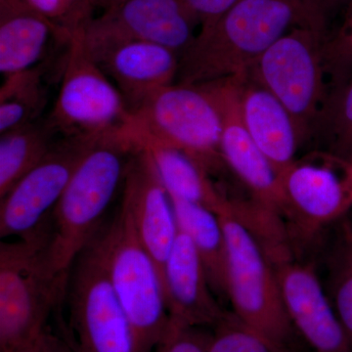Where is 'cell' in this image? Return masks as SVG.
<instances>
[{
  "mask_svg": "<svg viewBox=\"0 0 352 352\" xmlns=\"http://www.w3.org/2000/svg\"><path fill=\"white\" fill-rule=\"evenodd\" d=\"M138 147L126 124L97 138L85 154L48 220L46 248L55 272L68 274L76 256L105 226L106 212Z\"/></svg>",
  "mask_w": 352,
  "mask_h": 352,
  "instance_id": "obj_1",
  "label": "cell"
},
{
  "mask_svg": "<svg viewBox=\"0 0 352 352\" xmlns=\"http://www.w3.org/2000/svg\"><path fill=\"white\" fill-rule=\"evenodd\" d=\"M298 25H307L300 0H240L201 28L180 55L176 83L205 85L247 75L273 43Z\"/></svg>",
  "mask_w": 352,
  "mask_h": 352,
  "instance_id": "obj_2",
  "label": "cell"
},
{
  "mask_svg": "<svg viewBox=\"0 0 352 352\" xmlns=\"http://www.w3.org/2000/svg\"><path fill=\"white\" fill-rule=\"evenodd\" d=\"M47 226L0 244V352H20L48 329L65 302L68 274L51 267Z\"/></svg>",
  "mask_w": 352,
  "mask_h": 352,
  "instance_id": "obj_3",
  "label": "cell"
},
{
  "mask_svg": "<svg viewBox=\"0 0 352 352\" xmlns=\"http://www.w3.org/2000/svg\"><path fill=\"white\" fill-rule=\"evenodd\" d=\"M219 217L226 234L227 298L233 314L277 346L292 349L296 331L267 252L254 229L237 214L232 201Z\"/></svg>",
  "mask_w": 352,
  "mask_h": 352,
  "instance_id": "obj_4",
  "label": "cell"
},
{
  "mask_svg": "<svg viewBox=\"0 0 352 352\" xmlns=\"http://www.w3.org/2000/svg\"><path fill=\"white\" fill-rule=\"evenodd\" d=\"M135 138L179 150L208 170L221 163V117L205 85L173 83L148 95L131 110Z\"/></svg>",
  "mask_w": 352,
  "mask_h": 352,
  "instance_id": "obj_5",
  "label": "cell"
},
{
  "mask_svg": "<svg viewBox=\"0 0 352 352\" xmlns=\"http://www.w3.org/2000/svg\"><path fill=\"white\" fill-rule=\"evenodd\" d=\"M103 228L69 271L64 302L69 309V340L76 352H138L109 273Z\"/></svg>",
  "mask_w": 352,
  "mask_h": 352,
  "instance_id": "obj_6",
  "label": "cell"
},
{
  "mask_svg": "<svg viewBox=\"0 0 352 352\" xmlns=\"http://www.w3.org/2000/svg\"><path fill=\"white\" fill-rule=\"evenodd\" d=\"M103 236L109 273L133 330L136 351L154 352L170 326L159 268L122 208L104 226Z\"/></svg>",
  "mask_w": 352,
  "mask_h": 352,
  "instance_id": "obj_7",
  "label": "cell"
},
{
  "mask_svg": "<svg viewBox=\"0 0 352 352\" xmlns=\"http://www.w3.org/2000/svg\"><path fill=\"white\" fill-rule=\"evenodd\" d=\"M323 41L311 28L298 25L273 43L247 73L283 104L302 139L318 124L327 100Z\"/></svg>",
  "mask_w": 352,
  "mask_h": 352,
  "instance_id": "obj_8",
  "label": "cell"
},
{
  "mask_svg": "<svg viewBox=\"0 0 352 352\" xmlns=\"http://www.w3.org/2000/svg\"><path fill=\"white\" fill-rule=\"evenodd\" d=\"M82 30L69 39L50 124L61 138H98L131 120L124 96L89 54Z\"/></svg>",
  "mask_w": 352,
  "mask_h": 352,
  "instance_id": "obj_9",
  "label": "cell"
},
{
  "mask_svg": "<svg viewBox=\"0 0 352 352\" xmlns=\"http://www.w3.org/2000/svg\"><path fill=\"white\" fill-rule=\"evenodd\" d=\"M201 20L184 0H120L82 30L91 56L126 41H147L182 55L196 38Z\"/></svg>",
  "mask_w": 352,
  "mask_h": 352,
  "instance_id": "obj_10",
  "label": "cell"
},
{
  "mask_svg": "<svg viewBox=\"0 0 352 352\" xmlns=\"http://www.w3.org/2000/svg\"><path fill=\"white\" fill-rule=\"evenodd\" d=\"M96 138H60L43 161L0 199L2 239L28 237L47 223L69 180Z\"/></svg>",
  "mask_w": 352,
  "mask_h": 352,
  "instance_id": "obj_11",
  "label": "cell"
},
{
  "mask_svg": "<svg viewBox=\"0 0 352 352\" xmlns=\"http://www.w3.org/2000/svg\"><path fill=\"white\" fill-rule=\"evenodd\" d=\"M244 76L205 83L221 117L220 154L223 163L252 192L254 201L278 217L283 212V200L277 173L254 143L241 113L240 87Z\"/></svg>",
  "mask_w": 352,
  "mask_h": 352,
  "instance_id": "obj_12",
  "label": "cell"
},
{
  "mask_svg": "<svg viewBox=\"0 0 352 352\" xmlns=\"http://www.w3.org/2000/svg\"><path fill=\"white\" fill-rule=\"evenodd\" d=\"M120 208L129 214L136 236L163 278L179 226L170 193L149 153L139 144L127 166Z\"/></svg>",
  "mask_w": 352,
  "mask_h": 352,
  "instance_id": "obj_13",
  "label": "cell"
},
{
  "mask_svg": "<svg viewBox=\"0 0 352 352\" xmlns=\"http://www.w3.org/2000/svg\"><path fill=\"white\" fill-rule=\"evenodd\" d=\"M282 298L296 333L314 352H352V342L310 266L278 261Z\"/></svg>",
  "mask_w": 352,
  "mask_h": 352,
  "instance_id": "obj_14",
  "label": "cell"
},
{
  "mask_svg": "<svg viewBox=\"0 0 352 352\" xmlns=\"http://www.w3.org/2000/svg\"><path fill=\"white\" fill-rule=\"evenodd\" d=\"M278 179L283 212L300 228H320L352 207V187L346 170L339 175L327 164L296 161L278 175Z\"/></svg>",
  "mask_w": 352,
  "mask_h": 352,
  "instance_id": "obj_15",
  "label": "cell"
},
{
  "mask_svg": "<svg viewBox=\"0 0 352 352\" xmlns=\"http://www.w3.org/2000/svg\"><path fill=\"white\" fill-rule=\"evenodd\" d=\"M163 283L171 326L214 329L226 317L196 248L182 231L164 265Z\"/></svg>",
  "mask_w": 352,
  "mask_h": 352,
  "instance_id": "obj_16",
  "label": "cell"
},
{
  "mask_svg": "<svg viewBox=\"0 0 352 352\" xmlns=\"http://www.w3.org/2000/svg\"><path fill=\"white\" fill-rule=\"evenodd\" d=\"M94 59L118 87L129 111L160 88L176 82L180 55L147 41L111 46Z\"/></svg>",
  "mask_w": 352,
  "mask_h": 352,
  "instance_id": "obj_17",
  "label": "cell"
},
{
  "mask_svg": "<svg viewBox=\"0 0 352 352\" xmlns=\"http://www.w3.org/2000/svg\"><path fill=\"white\" fill-rule=\"evenodd\" d=\"M240 109L248 131L277 175L295 163L302 140L295 120L274 95L247 75L241 82Z\"/></svg>",
  "mask_w": 352,
  "mask_h": 352,
  "instance_id": "obj_18",
  "label": "cell"
},
{
  "mask_svg": "<svg viewBox=\"0 0 352 352\" xmlns=\"http://www.w3.org/2000/svg\"><path fill=\"white\" fill-rule=\"evenodd\" d=\"M54 36L69 41L25 0H0V72L3 76L38 66Z\"/></svg>",
  "mask_w": 352,
  "mask_h": 352,
  "instance_id": "obj_19",
  "label": "cell"
},
{
  "mask_svg": "<svg viewBox=\"0 0 352 352\" xmlns=\"http://www.w3.org/2000/svg\"><path fill=\"white\" fill-rule=\"evenodd\" d=\"M134 138L149 153L170 196L203 206L217 214L230 204L210 179V170L195 159L175 148Z\"/></svg>",
  "mask_w": 352,
  "mask_h": 352,
  "instance_id": "obj_20",
  "label": "cell"
},
{
  "mask_svg": "<svg viewBox=\"0 0 352 352\" xmlns=\"http://www.w3.org/2000/svg\"><path fill=\"white\" fill-rule=\"evenodd\" d=\"M170 198L179 231L186 234L196 248L212 291L215 296L227 298L226 239L219 214L177 197Z\"/></svg>",
  "mask_w": 352,
  "mask_h": 352,
  "instance_id": "obj_21",
  "label": "cell"
},
{
  "mask_svg": "<svg viewBox=\"0 0 352 352\" xmlns=\"http://www.w3.org/2000/svg\"><path fill=\"white\" fill-rule=\"evenodd\" d=\"M58 135L48 118L1 134L0 199L43 161L59 139Z\"/></svg>",
  "mask_w": 352,
  "mask_h": 352,
  "instance_id": "obj_22",
  "label": "cell"
},
{
  "mask_svg": "<svg viewBox=\"0 0 352 352\" xmlns=\"http://www.w3.org/2000/svg\"><path fill=\"white\" fill-rule=\"evenodd\" d=\"M41 65L4 76L0 87V134L36 122L47 102Z\"/></svg>",
  "mask_w": 352,
  "mask_h": 352,
  "instance_id": "obj_23",
  "label": "cell"
},
{
  "mask_svg": "<svg viewBox=\"0 0 352 352\" xmlns=\"http://www.w3.org/2000/svg\"><path fill=\"white\" fill-rule=\"evenodd\" d=\"M319 122L330 136L336 157L346 161L352 153V76L328 95Z\"/></svg>",
  "mask_w": 352,
  "mask_h": 352,
  "instance_id": "obj_24",
  "label": "cell"
},
{
  "mask_svg": "<svg viewBox=\"0 0 352 352\" xmlns=\"http://www.w3.org/2000/svg\"><path fill=\"white\" fill-rule=\"evenodd\" d=\"M323 53L326 74L335 85L333 90L352 76V0L324 39Z\"/></svg>",
  "mask_w": 352,
  "mask_h": 352,
  "instance_id": "obj_25",
  "label": "cell"
},
{
  "mask_svg": "<svg viewBox=\"0 0 352 352\" xmlns=\"http://www.w3.org/2000/svg\"><path fill=\"white\" fill-rule=\"evenodd\" d=\"M277 346L261 333L245 326L235 316L227 314L212 329L208 352H292Z\"/></svg>",
  "mask_w": 352,
  "mask_h": 352,
  "instance_id": "obj_26",
  "label": "cell"
},
{
  "mask_svg": "<svg viewBox=\"0 0 352 352\" xmlns=\"http://www.w3.org/2000/svg\"><path fill=\"white\" fill-rule=\"evenodd\" d=\"M212 340L210 328L170 326L154 352H208Z\"/></svg>",
  "mask_w": 352,
  "mask_h": 352,
  "instance_id": "obj_27",
  "label": "cell"
},
{
  "mask_svg": "<svg viewBox=\"0 0 352 352\" xmlns=\"http://www.w3.org/2000/svg\"><path fill=\"white\" fill-rule=\"evenodd\" d=\"M305 23L324 39L351 0H300Z\"/></svg>",
  "mask_w": 352,
  "mask_h": 352,
  "instance_id": "obj_28",
  "label": "cell"
},
{
  "mask_svg": "<svg viewBox=\"0 0 352 352\" xmlns=\"http://www.w3.org/2000/svg\"><path fill=\"white\" fill-rule=\"evenodd\" d=\"M336 311L352 342V261L338 288Z\"/></svg>",
  "mask_w": 352,
  "mask_h": 352,
  "instance_id": "obj_29",
  "label": "cell"
},
{
  "mask_svg": "<svg viewBox=\"0 0 352 352\" xmlns=\"http://www.w3.org/2000/svg\"><path fill=\"white\" fill-rule=\"evenodd\" d=\"M201 20V28L207 27L240 0H184Z\"/></svg>",
  "mask_w": 352,
  "mask_h": 352,
  "instance_id": "obj_30",
  "label": "cell"
},
{
  "mask_svg": "<svg viewBox=\"0 0 352 352\" xmlns=\"http://www.w3.org/2000/svg\"><path fill=\"white\" fill-rule=\"evenodd\" d=\"M20 352H76L69 338L45 331L29 346Z\"/></svg>",
  "mask_w": 352,
  "mask_h": 352,
  "instance_id": "obj_31",
  "label": "cell"
},
{
  "mask_svg": "<svg viewBox=\"0 0 352 352\" xmlns=\"http://www.w3.org/2000/svg\"><path fill=\"white\" fill-rule=\"evenodd\" d=\"M66 1L75 9L76 13L83 20L87 21L88 23L92 19L90 15H91L92 9L95 7L92 0H66Z\"/></svg>",
  "mask_w": 352,
  "mask_h": 352,
  "instance_id": "obj_32",
  "label": "cell"
},
{
  "mask_svg": "<svg viewBox=\"0 0 352 352\" xmlns=\"http://www.w3.org/2000/svg\"><path fill=\"white\" fill-rule=\"evenodd\" d=\"M119 1L120 0H92L94 6L103 7L105 10L115 6V4H117Z\"/></svg>",
  "mask_w": 352,
  "mask_h": 352,
  "instance_id": "obj_33",
  "label": "cell"
},
{
  "mask_svg": "<svg viewBox=\"0 0 352 352\" xmlns=\"http://www.w3.org/2000/svg\"><path fill=\"white\" fill-rule=\"evenodd\" d=\"M344 164H346L347 177H349V182H351L352 187V153L351 156L349 157V159L344 161Z\"/></svg>",
  "mask_w": 352,
  "mask_h": 352,
  "instance_id": "obj_34",
  "label": "cell"
},
{
  "mask_svg": "<svg viewBox=\"0 0 352 352\" xmlns=\"http://www.w3.org/2000/svg\"><path fill=\"white\" fill-rule=\"evenodd\" d=\"M292 352H295V351H292Z\"/></svg>",
  "mask_w": 352,
  "mask_h": 352,
  "instance_id": "obj_35",
  "label": "cell"
}]
</instances>
